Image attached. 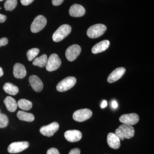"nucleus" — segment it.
Instances as JSON below:
<instances>
[{
    "label": "nucleus",
    "mask_w": 154,
    "mask_h": 154,
    "mask_svg": "<svg viewBox=\"0 0 154 154\" xmlns=\"http://www.w3.org/2000/svg\"><path fill=\"white\" fill-rule=\"evenodd\" d=\"M134 134V129L132 125L124 124L120 125L115 131V134L121 140H124L125 138H131L133 137Z\"/></svg>",
    "instance_id": "nucleus-1"
},
{
    "label": "nucleus",
    "mask_w": 154,
    "mask_h": 154,
    "mask_svg": "<svg viewBox=\"0 0 154 154\" xmlns=\"http://www.w3.org/2000/svg\"><path fill=\"white\" fill-rule=\"evenodd\" d=\"M72 28L70 25L65 24L62 25L54 33L52 39L55 42H59L66 36H68L71 32Z\"/></svg>",
    "instance_id": "nucleus-2"
},
{
    "label": "nucleus",
    "mask_w": 154,
    "mask_h": 154,
    "mask_svg": "<svg viewBox=\"0 0 154 154\" xmlns=\"http://www.w3.org/2000/svg\"><path fill=\"white\" fill-rule=\"evenodd\" d=\"M107 30V27L103 24H98L91 26L87 30V35L90 38H97L102 36Z\"/></svg>",
    "instance_id": "nucleus-3"
},
{
    "label": "nucleus",
    "mask_w": 154,
    "mask_h": 154,
    "mask_svg": "<svg viewBox=\"0 0 154 154\" xmlns=\"http://www.w3.org/2000/svg\"><path fill=\"white\" fill-rule=\"evenodd\" d=\"M76 83V79L74 77H68L60 81L57 86L59 92H65L72 88Z\"/></svg>",
    "instance_id": "nucleus-4"
},
{
    "label": "nucleus",
    "mask_w": 154,
    "mask_h": 154,
    "mask_svg": "<svg viewBox=\"0 0 154 154\" xmlns=\"http://www.w3.org/2000/svg\"><path fill=\"white\" fill-rule=\"evenodd\" d=\"M47 24V19L42 16L38 15L34 19L30 26L31 32L33 33H38L42 30Z\"/></svg>",
    "instance_id": "nucleus-5"
},
{
    "label": "nucleus",
    "mask_w": 154,
    "mask_h": 154,
    "mask_svg": "<svg viewBox=\"0 0 154 154\" xmlns=\"http://www.w3.org/2000/svg\"><path fill=\"white\" fill-rule=\"evenodd\" d=\"M61 64V60L57 54H53L48 59L46 65V70L48 72H52L59 68Z\"/></svg>",
    "instance_id": "nucleus-6"
},
{
    "label": "nucleus",
    "mask_w": 154,
    "mask_h": 154,
    "mask_svg": "<svg viewBox=\"0 0 154 154\" xmlns=\"http://www.w3.org/2000/svg\"><path fill=\"white\" fill-rule=\"evenodd\" d=\"M92 111L89 109H82L75 111L73 114V119L75 121L82 122L91 118Z\"/></svg>",
    "instance_id": "nucleus-7"
},
{
    "label": "nucleus",
    "mask_w": 154,
    "mask_h": 154,
    "mask_svg": "<svg viewBox=\"0 0 154 154\" xmlns=\"http://www.w3.org/2000/svg\"><path fill=\"white\" fill-rule=\"evenodd\" d=\"M29 146V143L27 141L12 143L9 145L8 150L10 153H17L25 150Z\"/></svg>",
    "instance_id": "nucleus-8"
},
{
    "label": "nucleus",
    "mask_w": 154,
    "mask_h": 154,
    "mask_svg": "<svg viewBox=\"0 0 154 154\" xmlns=\"http://www.w3.org/2000/svg\"><path fill=\"white\" fill-rule=\"evenodd\" d=\"M81 48L78 45L75 44L68 47L66 51V57L69 61L75 60L81 52Z\"/></svg>",
    "instance_id": "nucleus-9"
},
{
    "label": "nucleus",
    "mask_w": 154,
    "mask_h": 154,
    "mask_svg": "<svg viewBox=\"0 0 154 154\" xmlns=\"http://www.w3.org/2000/svg\"><path fill=\"white\" fill-rule=\"evenodd\" d=\"M59 125L57 122H53L47 125L42 127L40 129V132L43 135L50 137L52 136L55 132L58 130Z\"/></svg>",
    "instance_id": "nucleus-10"
},
{
    "label": "nucleus",
    "mask_w": 154,
    "mask_h": 154,
    "mask_svg": "<svg viewBox=\"0 0 154 154\" xmlns=\"http://www.w3.org/2000/svg\"><path fill=\"white\" fill-rule=\"evenodd\" d=\"M139 116L135 113L123 114L119 117V120L123 124L132 125L136 124L139 121Z\"/></svg>",
    "instance_id": "nucleus-11"
},
{
    "label": "nucleus",
    "mask_w": 154,
    "mask_h": 154,
    "mask_svg": "<svg viewBox=\"0 0 154 154\" xmlns=\"http://www.w3.org/2000/svg\"><path fill=\"white\" fill-rule=\"evenodd\" d=\"M64 137L69 142H76L81 140L82 138V134L81 131L77 130H68L65 132Z\"/></svg>",
    "instance_id": "nucleus-12"
},
{
    "label": "nucleus",
    "mask_w": 154,
    "mask_h": 154,
    "mask_svg": "<svg viewBox=\"0 0 154 154\" xmlns=\"http://www.w3.org/2000/svg\"><path fill=\"white\" fill-rule=\"evenodd\" d=\"M126 69L124 67L117 68L113 71L107 78V82L109 83H113L121 79L125 73Z\"/></svg>",
    "instance_id": "nucleus-13"
},
{
    "label": "nucleus",
    "mask_w": 154,
    "mask_h": 154,
    "mask_svg": "<svg viewBox=\"0 0 154 154\" xmlns=\"http://www.w3.org/2000/svg\"><path fill=\"white\" fill-rule=\"evenodd\" d=\"M29 82L33 90L36 92H41L43 88V83L40 78L35 75H32L29 78Z\"/></svg>",
    "instance_id": "nucleus-14"
},
{
    "label": "nucleus",
    "mask_w": 154,
    "mask_h": 154,
    "mask_svg": "<svg viewBox=\"0 0 154 154\" xmlns=\"http://www.w3.org/2000/svg\"><path fill=\"white\" fill-rule=\"evenodd\" d=\"M85 8L79 4L72 5L69 10V14L70 15L74 17H82L85 14Z\"/></svg>",
    "instance_id": "nucleus-15"
},
{
    "label": "nucleus",
    "mask_w": 154,
    "mask_h": 154,
    "mask_svg": "<svg viewBox=\"0 0 154 154\" xmlns=\"http://www.w3.org/2000/svg\"><path fill=\"white\" fill-rule=\"evenodd\" d=\"M107 142L109 146L115 149L119 148L121 145L120 139L113 133H110L107 135Z\"/></svg>",
    "instance_id": "nucleus-16"
},
{
    "label": "nucleus",
    "mask_w": 154,
    "mask_h": 154,
    "mask_svg": "<svg viewBox=\"0 0 154 154\" xmlns=\"http://www.w3.org/2000/svg\"><path fill=\"white\" fill-rule=\"evenodd\" d=\"M13 73L14 76L18 79H23L27 74L25 66L22 64L19 63H17L14 65Z\"/></svg>",
    "instance_id": "nucleus-17"
},
{
    "label": "nucleus",
    "mask_w": 154,
    "mask_h": 154,
    "mask_svg": "<svg viewBox=\"0 0 154 154\" xmlns=\"http://www.w3.org/2000/svg\"><path fill=\"white\" fill-rule=\"evenodd\" d=\"M110 42L107 40H103L95 45L92 49V52L94 54L99 53L106 50L110 46Z\"/></svg>",
    "instance_id": "nucleus-18"
},
{
    "label": "nucleus",
    "mask_w": 154,
    "mask_h": 154,
    "mask_svg": "<svg viewBox=\"0 0 154 154\" xmlns=\"http://www.w3.org/2000/svg\"><path fill=\"white\" fill-rule=\"evenodd\" d=\"M4 103L7 109L11 112L16 111L17 108V103L14 98L11 96H7L4 100Z\"/></svg>",
    "instance_id": "nucleus-19"
},
{
    "label": "nucleus",
    "mask_w": 154,
    "mask_h": 154,
    "mask_svg": "<svg viewBox=\"0 0 154 154\" xmlns=\"http://www.w3.org/2000/svg\"><path fill=\"white\" fill-rule=\"evenodd\" d=\"M17 116L18 118L22 121L31 122L35 119V117L32 113H27L21 110L18 111Z\"/></svg>",
    "instance_id": "nucleus-20"
},
{
    "label": "nucleus",
    "mask_w": 154,
    "mask_h": 154,
    "mask_svg": "<svg viewBox=\"0 0 154 154\" xmlns=\"http://www.w3.org/2000/svg\"><path fill=\"white\" fill-rule=\"evenodd\" d=\"M3 89L6 93L15 96L19 93V89L17 86L11 83H7L3 86Z\"/></svg>",
    "instance_id": "nucleus-21"
},
{
    "label": "nucleus",
    "mask_w": 154,
    "mask_h": 154,
    "mask_svg": "<svg viewBox=\"0 0 154 154\" xmlns=\"http://www.w3.org/2000/svg\"><path fill=\"white\" fill-rule=\"evenodd\" d=\"M48 60V57L45 54H42L41 56L36 58L33 62V64L40 68H43L46 66Z\"/></svg>",
    "instance_id": "nucleus-22"
},
{
    "label": "nucleus",
    "mask_w": 154,
    "mask_h": 154,
    "mask_svg": "<svg viewBox=\"0 0 154 154\" xmlns=\"http://www.w3.org/2000/svg\"><path fill=\"white\" fill-rule=\"evenodd\" d=\"M17 105L20 109L24 110H29L32 108V102L25 99H21L18 101Z\"/></svg>",
    "instance_id": "nucleus-23"
},
{
    "label": "nucleus",
    "mask_w": 154,
    "mask_h": 154,
    "mask_svg": "<svg viewBox=\"0 0 154 154\" xmlns=\"http://www.w3.org/2000/svg\"><path fill=\"white\" fill-rule=\"evenodd\" d=\"M17 5V0H6L4 5L6 11H13Z\"/></svg>",
    "instance_id": "nucleus-24"
},
{
    "label": "nucleus",
    "mask_w": 154,
    "mask_h": 154,
    "mask_svg": "<svg viewBox=\"0 0 154 154\" xmlns=\"http://www.w3.org/2000/svg\"><path fill=\"white\" fill-rule=\"evenodd\" d=\"M39 53V50L38 48H33L28 50L27 53L28 60L31 61L33 60Z\"/></svg>",
    "instance_id": "nucleus-25"
},
{
    "label": "nucleus",
    "mask_w": 154,
    "mask_h": 154,
    "mask_svg": "<svg viewBox=\"0 0 154 154\" xmlns=\"http://www.w3.org/2000/svg\"><path fill=\"white\" fill-rule=\"evenodd\" d=\"M9 123V119L5 114H0V128H4L8 126Z\"/></svg>",
    "instance_id": "nucleus-26"
},
{
    "label": "nucleus",
    "mask_w": 154,
    "mask_h": 154,
    "mask_svg": "<svg viewBox=\"0 0 154 154\" xmlns=\"http://www.w3.org/2000/svg\"><path fill=\"white\" fill-rule=\"evenodd\" d=\"M47 154H60L58 150L55 148H51L47 151Z\"/></svg>",
    "instance_id": "nucleus-27"
},
{
    "label": "nucleus",
    "mask_w": 154,
    "mask_h": 154,
    "mask_svg": "<svg viewBox=\"0 0 154 154\" xmlns=\"http://www.w3.org/2000/svg\"><path fill=\"white\" fill-rule=\"evenodd\" d=\"M8 42V40L6 37H3L0 39V47L7 45Z\"/></svg>",
    "instance_id": "nucleus-28"
},
{
    "label": "nucleus",
    "mask_w": 154,
    "mask_h": 154,
    "mask_svg": "<svg viewBox=\"0 0 154 154\" xmlns=\"http://www.w3.org/2000/svg\"><path fill=\"white\" fill-rule=\"evenodd\" d=\"M34 0H20L22 5L24 6H27L30 5L33 2Z\"/></svg>",
    "instance_id": "nucleus-29"
},
{
    "label": "nucleus",
    "mask_w": 154,
    "mask_h": 154,
    "mask_svg": "<svg viewBox=\"0 0 154 154\" xmlns=\"http://www.w3.org/2000/svg\"><path fill=\"white\" fill-rule=\"evenodd\" d=\"M64 0H52V3L54 6L60 5L63 2Z\"/></svg>",
    "instance_id": "nucleus-30"
},
{
    "label": "nucleus",
    "mask_w": 154,
    "mask_h": 154,
    "mask_svg": "<svg viewBox=\"0 0 154 154\" xmlns=\"http://www.w3.org/2000/svg\"><path fill=\"white\" fill-rule=\"evenodd\" d=\"M81 151L79 148H74L72 149L70 151L69 154H80Z\"/></svg>",
    "instance_id": "nucleus-31"
},
{
    "label": "nucleus",
    "mask_w": 154,
    "mask_h": 154,
    "mask_svg": "<svg viewBox=\"0 0 154 154\" xmlns=\"http://www.w3.org/2000/svg\"><path fill=\"white\" fill-rule=\"evenodd\" d=\"M7 19V17L5 15L0 14V23H3Z\"/></svg>",
    "instance_id": "nucleus-32"
},
{
    "label": "nucleus",
    "mask_w": 154,
    "mask_h": 154,
    "mask_svg": "<svg viewBox=\"0 0 154 154\" xmlns=\"http://www.w3.org/2000/svg\"><path fill=\"white\" fill-rule=\"evenodd\" d=\"M111 105H112V107L114 108V109H116V108L118 107V104H117V102L115 101V100H113V101H112Z\"/></svg>",
    "instance_id": "nucleus-33"
},
{
    "label": "nucleus",
    "mask_w": 154,
    "mask_h": 154,
    "mask_svg": "<svg viewBox=\"0 0 154 154\" xmlns=\"http://www.w3.org/2000/svg\"><path fill=\"white\" fill-rule=\"evenodd\" d=\"M107 102L105 100H104L102 102V105H101V107L102 108H105V107H106V106H107Z\"/></svg>",
    "instance_id": "nucleus-34"
},
{
    "label": "nucleus",
    "mask_w": 154,
    "mask_h": 154,
    "mask_svg": "<svg viewBox=\"0 0 154 154\" xmlns=\"http://www.w3.org/2000/svg\"><path fill=\"white\" fill-rule=\"evenodd\" d=\"M4 75V72H3V70L2 69V67H0V77L3 76V75Z\"/></svg>",
    "instance_id": "nucleus-35"
},
{
    "label": "nucleus",
    "mask_w": 154,
    "mask_h": 154,
    "mask_svg": "<svg viewBox=\"0 0 154 154\" xmlns=\"http://www.w3.org/2000/svg\"><path fill=\"white\" fill-rule=\"evenodd\" d=\"M4 0H0V2H2Z\"/></svg>",
    "instance_id": "nucleus-36"
},
{
    "label": "nucleus",
    "mask_w": 154,
    "mask_h": 154,
    "mask_svg": "<svg viewBox=\"0 0 154 154\" xmlns=\"http://www.w3.org/2000/svg\"><path fill=\"white\" fill-rule=\"evenodd\" d=\"M1 110H0V114H1Z\"/></svg>",
    "instance_id": "nucleus-37"
},
{
    "label": "nucleus",
    "mask_w": 154,
    "mask_h": 154,
    "mask_svg": "<svg viewBox=\"0 0 154 154\" xmlns=\"http://www.w3.org/2000/svg\"><path fill=\"white\" fill-rule=\"evenodd\" d=\"M2 9V8H0V9Z\"/></svg>",
    "instance_id": "nucleus-38"
}]
</instances>
